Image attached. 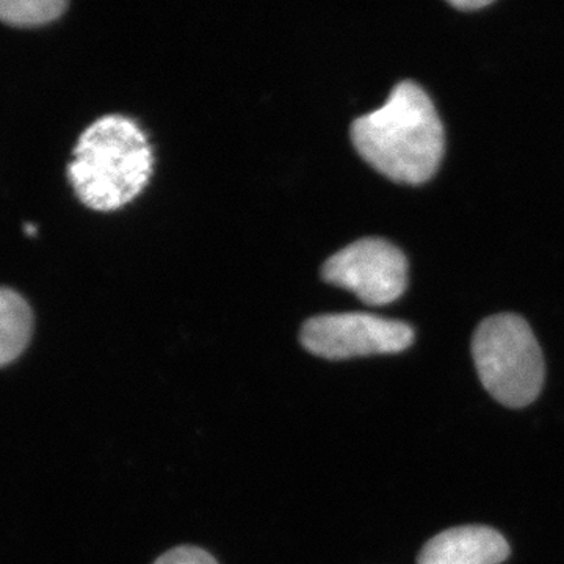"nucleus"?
Masks as SVG:
<instances>
[{
	"mask_svg": "<svg viewBox=\"0 0 564 564\" xmlns=\"http://www.w3.org/2000/svg\"><path fill=\"white\" fill-rule=\"evenodd\" d=\"M351 141L364 161L388 180L419 185L440 169L445 135L430 96L421 85L404 80L381 109L352 122Z\"/></svg>",
	"mask_w": 564,
	"mask_h": 564,
	"instance_id": "1",
	"label": "nucleus"
},
{
	"mask_svg": "<svg viewBox=\"0 0 564 564\" xmlns=\"http://www.w3.org/2000/svg\"><path fill=\"white\" fill-rule=\"evenodd\" d=\"M152 162L150 141L140 126L122 115H107L82 133L68 177L85 206L118 210L144 191Z\"/></svg>",
	"mask_w": 564,
	"mask_h": 564,
	"instance_id": "2",
	"label": "nucleus"
},
{
	"mask_svg": "<svg viewBox=\"0 0 564 564\" xmlns=\"http://www.w3.org/2000/svg\"><path fill=\"white\" fill-rule=\"evenodd\" d=\"M475 369L486 391L508 408H524L540 395L544 358L524 318L497 314L474 334Z\"/></svg>",
	"mask_w": 564,
	"mask_h": 564,
	"instance_id": "3",
	"label": "nucleus"
},
{
	"mask_svg": "<svg viewBox=\"0 0 564 564\" xmlns=\"http://www.w3.org/2000/svg\"><path fill=\"white\" fill-rule=\"evenodd\" d=\"M300 340L311 355L343 361L402 352L413 345L414 332L408 323L372 314H326L304 323Z\"/></svg>",
	"mask_w": 564,
	"mask_h": 564,
	"instance_id": "4",
	"label": "nucleus"
},
{
	"mask_svg": "<svg viewBox=\"0 0 564 564\" xmlns=\"http://www.w3.org/2000/svg\"><path fill=\"white\" fill-rule=\"evenodd\" d=\"M323 280L343 288L372 306H383L403 295L408 261L383 239H361L336 252L322 269Z\"/></svg>",
	"mask_w": 564,
	"mask_h": 564,
	"instance_id": "5",
	"label": "nucleus"
},
{
	"mask_svg": "<svg viewBox=\"0 0 564 564\" xmlns=\"http://www.w3.org/2000/svg\"><path fill=\"white\" fill-rule=\"evenodd\" d=\"M510 555L507 540L485 525L455 527L423 545L419 564H500Z\"/></svg>",
	"mask_w": 564,
	"mask_h": 564,
	"instance_id": "6",
	"label": "nucleus"
},
{
	"mask_svg": "<svg viewBox=\"0 0 564 564\" xmlns=\"http://www.w3.org/2000/svg\"><path fill=\"white\" fill-rule=\"evenodd\" d=\"M33 315L28 302L0 288V367L13 362L31 343Z\"/></svg>",
	"mask_w": 564,
	"mask_h": 564,
	"instance_id": "7",
	"label": "nucleus"
},
{
	"mask_svg": "<svg viewBox=\"0 0 564 564\" xmlns=\"http://www.w3.org/2000/svg\"><path fill=\"white\" fill-rule=\"evenodd\" d=\"M65 9V0H0V21L32 28L57 20Z\"/></svg>",
	"mask_w": 564,
	"mask_h": 564,
	"instance_id": "8",
	"label": "nucleus"
},
{
	"mask_svg": "<svg viewBox=\"0 0 564 564\" xmlns=\"http://www.w3.org/2000/svg\"><path fill=\"white\" fill-rule=\"evenodd\" d=\"M154 564H218L217 560L195 545H180L159 556Z\"/></svg>",
	"mask_w": 564,
	"mask_h": 564,
	"instance_id": "9",
	"label": "nucleus"
},
{
	"mask_svg": "<svg viewBox=\"0 0 564 564\" xmlns=\"http://www.w3.org/2000/svg\"><path fill=\"white\" fill-rule=\"evenodd\" d=\"M491 3L492 0H448V6L462 11L481 10L491 6Z\"/></svg>",
	"mask_w": 564,
	"mask_h": 564,
	"instance_id": "10",
	"label": "nucleus"
},
{
	"mask_svg": "<svg viewBox=\"0 0 564 564\" xmlns=\"http://www.w3.org/2000/svg\"><path fill=\"white\" fill-rule=\"evenodd\" d=\"M24 232L29 234V236H35L39 229H36V226L32 225V223H28V225H24Z\"/></svg>",
	"mask_w": 564,
	"mask_h": 564,
	"instance_id": "11",
	"label": "nucleus"
}]
</instances>
